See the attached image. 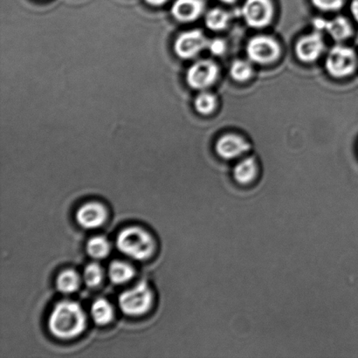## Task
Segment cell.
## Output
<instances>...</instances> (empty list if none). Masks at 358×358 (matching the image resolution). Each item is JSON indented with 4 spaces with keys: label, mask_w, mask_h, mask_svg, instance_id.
I'll list each match as a JSON object with an SVG mask.
<instances>
[{
    "label": "cell",
    "mask_w": 358,
    "mask_h": 358,
    "mask_svg": "<svg viewBox=\"0 0 358 358\" xmlns=\"http://www.w3.org/2000/svg\"><path fill=\"white\" fill-rule=\"evenodd\" d=\"M231 76L238 82H245L250 78L252 73V66L248 62L244 61H235L231 64Z\"/></svg>",
    "instance_id": "cell-22"
},
{
    "label": "cell",
    "mask_w": 358,
    "mask_h": 358,
    "mask_svg": "<svg viewBox=\"0 0 358 358\" xmlns=\"http://www.w3.org/2000/svg\"><path fill=\"white\" fill-rule=\"evenodd\" d=\"M250 149L248 143L236 135L222 136L216 145V152L224 159L230 160L241 157Z\"/></svg>",
    "instance_id": "cell-11"
},
{
    "label": "cell",
    "mask_w": 358,
    "mask_h": 358,
    "mask_svg": "<svg viewBox=\"0 0 358 358\" xmlns=\"http://www.w3.org/2000/svg\"><path fill=\"white\" fill-rule=\"evenodd\" d=\"M87 251L94 259L106 258L110 255V245L103 237H94L87 242Z\"/></svg>",
    "instance_id": "cell-18"
},
{
    "label": "cell",
    "mask_w": 358,
    "mask_h": 358,
    "mask_svg": "<svg viewBox=\"0 0 358 358\" xmlns=\"http://www.w3.org/2000/svg\"><path fill=\"white\" fill-rule=\"evenodd\" d=\"M220 1L226 3H233L236 1V0H220Z\"/></svg>",
    "instance_id": "cell-27"
},
{
    "label": "cell",
    "mask_w": 358,
    "mask_h": 358,
    "mask_svg": "<svg viewBox=\"0 0 358 358\" xmlns=\"http://www.w3.org/2000/svg\"><path fill=\"white\" fill-rule=\"evenodd\" d=\"M134 269L131 265L122 262H114L111 263L108 268V276L112 282L115 284H124L129 282L134 276Z\"/></svg>",
    "instance_id": "cell-16"
},
{
    "label": "cell",
    "mask_w": 358,
    "mask_h": 358,
    "mask_svg": "<svg viewBox=\"0 0 358 358\" xmlns=\"http://www.w3.org/2000/svg\"><path fill=\"white\" fill-rule=\"evenodd\" d=\"M152 290L145 282H140L131 289L125 291L119 297V305L122 312L132 317L145 314L152 308Z\"/></svg>",
    "instance_id": "cell-3"
},
{
    "label": "cell",
    "mask_w": 358,
    "mask_h": 358,
    "mask_svg": "<svg viewBox=\"0 0 358 358\" xmlns=\"http://www.w3.org/2000/svg\"><path fill=\"white\" fill-rule=\"evenodd\" d=\"M107 212L99 203H87L80 207L76 213V220L80 227L86 229L98 228L106 221Z\"/></svg>",
    "instance_id": "cell-9"
},
{
    "label": "cell",
    "mask_w": 358,
    "mask_h": 358,
    "mask_svg": "<svg viewBox=\"0 0 358 358\" xmlns=\"http://www.w3.org/2000/svg\"><path fill=\"white\" fill-rule=\"evenodd\" d=\"M85 327V313L75 301H64L56 305L48 320L50 332L61 339L76 338Z\"/></svg>",
    "instance_id": "cell-1"
},
{
    "label": "cell",
    "mask_w": 358,
    "mask_h": 358,
    "mask_svg": "<svg viewBox=\"0 0 358 358\" xmlns=\"http://www.w3.org/2000/svg\"><path fill=\"white\" fill-rule=\"evenodd\" d=\"M216 107V98L209 93H201L196 96L195 108L199 113L208 115L212 113Z\"/></svg>",
    "instance_id": "cell-21"
},
{
    "label": "cell",
    "mask_w": 358,
    "mask_h": 358,
    "mask_svg": "<svg viewBox=\"0 0 358 358\" xmlns=\"http://www.w3.org/2000/svg\"><path fill=\"white\" fill-rule=\"evenodd\" d=\"M84 282L87 286L94 287L99 285L103 278V268L96 263H91L87 266L85 271H84Z\"/></svg>",
    "instance_id": "cell-20"
},
{
    "label": "cell",
    "mask_w": 358,
    "mask_h": 358,
    "mask_svg": "<svg viewBox=\"0 0 358 358\" xmlns=\"http://www.w3.org/2000/svg\"><path fill=\"white\" fill-rule=\"evenodd\" d=\"M94 322L98 325L110 324L114 317V310L110 303L104 299L94 301L91 310Z\"/></svg>",
    "instance_id": "cell-15"
},
{
    "label": "cell",
    "mask_w": 358,
    "mask_h": 358,
    "mask_svg": "<svg viewBox=\"0 0 358 358\" xmlns=\"http://www.w3.org/2000/svg\"><path fill=\"white\" fill-rule=\"evenodd\" d=\"M201 31L192 30L179 35L175 43V52L182 59H191L208 45Z\"/></svg>",
    "instance_id": "cell-8"
},
{
    "label": "cell",
    "mask_w": 358,
    "mask_h": 358,
    "mask_svg": "<svg viewBox=\"0 0 358 358\" xmlns=\"http://www.w3.org/2000/svg\"><path fill=\"white\" fill-rule=\"evenodd\" d=\"M312 3L322 10H336L341 8L345 0H312Z\"/></svg>",
    "instance_id": "cell-23"
},
{
    "label": "cell",
    "mask_w": 358,
    "mask_h": 358,
    "mask_svg": "<svg viewBox=\"0 0 358 358\" xmlns=\"http://www.w3.org/2000/svg\"><path fill=\"white\" fill-rule=\"evenodd\" d=\"M258 166L254 157H248L235 166L234 178L238 184L250 185L258 176Z\"/></svg>",
    "instance_id": "cell-14"
},
{
    "label": "cell",
    "mask_w": 358,
    "mask_h": 358,
    "mask_svg": "<svg viewBox=\"0 0 358 358\" xmlns=\"http://www.w3.org/2000/svg\"><path fill=\"white\" fill-rule=\"evenodd\" d=\"M217 72L215 63L203 59L191 66L186 75V80L192 89L205 90L215 82Z\"/></svg>",
    "instance_id": "cell-7"
},
{
    "label": "cell",
    "mask_w": 358,
    "mask_h": 358,
    "mask_svg": "<svg viewBox=\"0 0 358 358\" xmlns=\"http://www.w3.org/2000/svg\"><path fill=\"white\" fill-rule=\"evenodd\" d=\"M145 1L147 3H149L150 5L161 6V5H164V3L167 1V0H145Z\"/></svg>",
    "instance_id": "cell-26"
},
{
    "label": "cell",
    "mask_w": 358,
    "mask_h": 358,
    "mask_svg": "<svg viewBox=\"0 0 358 358\" xmlns=\"http://www.w3.org/2000/svg\"><path fill=\"white\" fill-rule=\"evenodd\" d=\"M280 45L275 40L268 36L252 38L248 42L247 52L251 61L259 64H268L275 62L280 55Z\"/></svg>",
    "instance_id": "cell-5"
},
{
    "label": "cell",
    "mask_w": 358,
    "mask_h": 358,
    "mask_svg": "<svg viewBox=\"0 0 358 358\" xmlns=\"http://www.w3.org/2000/svg\"><path fill=\"white\" fill-rule=\"evenodd\" d=\"M209 49L210 52L214 55H222L226 50V44L221 40H213L209 43Z\"/></svg>",
    "instance_id": "cell-24"
},
{
    "label": "cell",
    "mask_w": 358,
    "mask_h": 358,
    "mask_svg": "<svg viewBox=\"0 0 358 358\" xmlns=\"http://www.w3.org/2000/svg\"><path fill=\"white\" fill-rule=\"evenodd\" d=\"M273 8L271 0H247L242 15L249 27L262 28L271 22Z\"/></svg>",
    "instance_id": "cell-6"
},
{
    "label": "cell",
    "mask_w": 358,
    "mask_h": 358,
    "mask_svg": "<svg viewBox=\"0 0 358 358\" xmlns=\"http://www.w3.org/2000/svg\"><path fill=\"white\" fill-rule=\"evenodd\" d=\"M350 10H352L353 17H355L358 22V0H354L352 3V6H350Z\"/></svg>",
    "instance_id": "cell-25"
},
{
    "label": "cell",
    "mask_w": 358,
    "mask_h": 358,
    "mask_svg": "<svg viewBox=\"0 0 358 358\" xmlns=\"http://www.w3.org/2000/svg\"><path fill=\"white\" fill-rule=\"evenodd\" d=\"M80 282L78 273L73 270L68 269L58 276L56 285L62 293L71 294L79 289Z\"/></svg>",
    "instance_id": "cell-17"
},
{
    "label": "cell",
    "mask_w": 358,
    "mask_h": 358,
    "mask_svg": "<svg viewBox=\"0 0 358 358\" xmlns=\"http://www.w3.org/2000/svg\"><path fill=\"white\" fill-rule=\"evenodd\" d=\"M317 30H325L336 41H343L352 34V27L345 17H338L332 20L317 19L314 20Z\"/></svg>",
    "instance_id": "cell-13"
},
{
    "label": "cell",
    "mask_w": 358,
    "mask_h": 358,
    "mask_svg": "<svg viewBox=\"0 0 358 358\" xmlns=\"http://www.w3.org/2000/svg\"><path fill=\"white\" fill-rule=\"evenodd\" d=\"M205 5L202 0H176L171 13L181 22H191L201 15Z\"/></svg>",
    "instance_id": "cell-12"
},
{
    "label": "cell",
    "mask_w": 358,
    "mask_h": 358,
    "mask_svg": "<svg viewBox=\"0 0 358 358\" xmlns=\"http://www.w3.org/2000/svg\"><path fill=\"white\" fill-rule=\"evenodd\" d=\"M326 69L329 75L343 78L354 72L357 66V56L352 48L336 45L326 59Z\"/></svg>",
    "instance_id": "cell-4"
},
{
    "label": "cell",
    "mask_w": 358,
    "mask_h": 358,
    "mask_svg": "<svg viewBox=\"0 0 358 358\" xmlns=\"http://www.w3.org/2000/svg\"><path fill=\"white\" fill-rule=\"evenodd\" d=\"M324 44L320 33L307 35L301 38L296 47L297 57L303 62H312L315 61L324 51Z\"/></svg>",
    "instance_id": "cell-10"
},
{
    "label": "cell",
    "mask_w": 358,
    "mask_h": 358,
    "mask_svg": "<svg viewBox=\"0 0 358 358\" xmlns=\"http://www.w3.org/2000/svg\"><path fill=\"white\" fill-rule=\"evenodd\" d=\"M117 247L122 254L136 261H145L153 255L155 242L148 231L138 227H129L118 234Z\"/></svg>",
    "instance_id": "cell-2"
},
{
    "label": "cell",
    "mask_w": 358,
    "mask_h": 358,
    "mask_svg": "<svg viewBox=\"0 0 358 358\" xmlns=\"http://www.w3.org/2000/svg\"><path fill=\"white\" fill-rule=\"evenodd\" d=\"M230 16L221 9L210 10L206 16V24L209 29L213 31H221L227 27Z\"/></svg>",
    "instance_id": "cell-19"
}]
</instances>
